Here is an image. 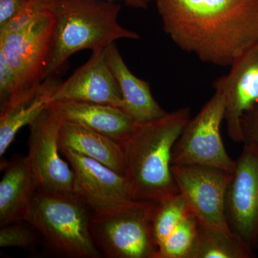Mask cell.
<instances>
[{
	"label": "cell",
	"mask_w": 258,
	"mask_h": 258,
	"mask_svg": "<svg viewBox=\"0 0 258 258\" xmlns=\"http://www.w3.org/2000/svg\"><path fill=\"white\" fill-rule=\"evenodd\" d=\"M50 107L61 120L84 125L120 144L129 138L137 124L121 108L110 105L55 101Z\"/></svg>",
	"instance_id": "obj_14"
},
{
	"label": "cell",
	"mask_w": 258,
	"mask_h": 258,
	"mask_svg": "<svg viewBox=\"0 0 258 258\" xmlns=\"http://www.w3.org/2000/svg\"><path fill=\"white\" fill-rule=\"evenodd\" d=\"M193 214L181 193L156 203L152 218L154 238L159 245L186 217ZM194 215V214H193Z\"/></svg>",
	"instance_id": "obj_20"
},
{
	"label": "cell",
	"mask_w": 258,
	"mask_h": 258,
	"mask_svg": "<svg viewBox=\"0 0 258 258\" xmlns=\"http://www.w3.org/2000/svg\"><path fill=\"white\" fill-rule=\"evenodd\" d=\"M241 128L242 143L258 144V102L242 116Z\"/></svg>",
	"instance_id": "obj_25"
},
{
	"label": "cell",
	"mask_w": 258,
	"mask_h": 258,
	"mask_svg": "<svg viewBox=\"0 0 258 258\" xmlns=\"http://www.w3.org/2000/svg\"><path fill=\"white\" fill-rule=\"evenodd\" d=\"M51 1L52 0H28L23 9L9 23L0 28V34L15 31L31 23L39 16L48 11Z\"/></svg>",
	"instance_id": "obj_23"
},
{
	"label": "cell",
	"mask_w": 258,
	"mask_h": 258,
	"mask_svg": "<svg viewBox=\"0 0 258 258\" xmlns=\"http://www.w3.org/2000/svg\"><path fill=\"white\" fill-rule=\"evenodd\" d=\"M105 49L93 51L87 62L60 82L54 91L52 102H88L122 108L121 93L107 64Z\"/></svg>",
	"instance_id": "obj_13"
},
{
	"label": "cell",
	"mask_w": 258,
	"mask_h": 258,
	"mask_svg": "<svg viewBox=\"0 0 258 258\" xmlns=\"http://www.w3.org/2000/svg\"><path fill=\"white\" fill-rule=\"evenodd\" d=\"M28 0H0V28L9 23Z\"/></svg>",
	"instance_id": "obj_26"
},
{
	"label": "cell",
	"mask_w": 258,
	"mask_h": 258,
	"mask_svg": "<svg viewBox=\"0 0 258 258\" xmlns=\"http://www.w3.org/2000/svg\"><path fill=\"white\" fill-rule=\"evenodd\" d=\"M254 250L232 230L210 228L199 222L193 258H252Z\"/></svg>",
	"instance_id": "obj_19"
},
{
	"label": "cell",
	"mask_w": 258,
	"mask_h": 258,
	"mask_svg": "<svg viewBox=\"0 0 258 258\" xmlns=\"http://www.w3.org/2000/svg\"><path fill=\"white\" fill-rule=\"evenodd\" d=\"M171 172L179 192L200 223L215 230H231L226 197L232 173L198 165H172Z\"/></svg>",
	"instance_id": "obj_8"
},
{
	"label": "cell",
	"mask_w": 258,
	"mask_h": 258,
	"mask_svg": "<svg viewBox=\"0 0 258 258\" xmlns=\"http://www.w3.org/2000/svg\"><path fill=\"white\" fill-rule=\"evenodd\" d=\"M189 119V108H183L137 122L122 144L124 176L134 201L159 203L179 193L171 172V153Z\"/></svg>",
	"instance_id": "obj_2"
},
{
	"label": "cell",
	"mask_w": 258,
	"mask_h": 258,
	"mask_svg": "<svg viewBox=\"0 0 258 258\" xmlns=\"http://www.w3.org/2000/svg\"><path fill=\"white\" fill-rule=\"evenodd\" d=\"M155 204L133 201L111 211L93 212L90 229L101 254L108 258H158L152 229Z\"/></svg>",
	"instance_id": "obj_5"
},
{
	"label": "cell",
	"mask_w": 258,
	"mask_h": 258,
	"mask_svg": "<svg viewBox=\"0 0 258 258\" xmlns=\"http://www.w3.org/2000/svg\"><path fill=\"white\" fill-rule=\"evenodd\" d=\"M58 142L60 149H71L124 176L123 146L109 137L79 123L61 120Z\"/></svg>",
	"instance_id": "obj_18"
},
{
	"label": "cell",
	"mask_w": 258,
	"mask_h": 258,
	"mask_svg": "<svg viewBox=\"0 0 258 258\" xmlns=\"http://www.w3.org/2000/svg\"><path fill=\"white\" fill-rule=\"evenodd\" d=\"M61 120L49 107L29 125L27 157L38 184V191L74 193V174L60 156Z\"/></svg>",
	"instance_id": "obj_9"
},
{
	"label": "cell",
	"mask_w": 258,
	"mask_h": 258,
	"mask_svg": "<svg viewBox=\"0 0 258 258\" xmlns=\"http://www.w3.org/2000/svg\"><path fill=\"white\" fill-rule=\"evenodd\" d=\"M103 1L113 2V3L121 1L128 6L136 9L147 10L152 0H103Z\"/></svg>",
	"instance_id": "obj_27"
},
{
	"label": "cell",
	"mask_w": 258,
	"mask_h": 258,
	"mask_svg": "<svg viewBox=\"0 0 258 258\" xmlns=\"http://www.w3.org/2000/svg\"><path fill=\"white\" fill-rule=\"evenodd\" d=\"M93 211L75 193L37 191L25 220L41 236L44 251L52 257L99 258L91 235Z\"/></svg>",
	"instance_id": "obj_4"
},
{
	"label": "cell",
	"mask_w": 258,
	"mask_h": 258,
	"mask_svg": "<svg viewBox=\"0 0 258 258\" xmlns=\"http://www.w3.org/2000/svg\"><path fill=\"white\" fill-rule=\"evenodd\" d=\"M230 71L217 79L214 88L223 91L225 98V121L230 139L242 143L241 120L258 102V42L236 58Z\"/></svg>",
	"instance_id": "obj_12"
},
{
	"label": "cell",
	"mask_w": 258,
	"mask_h": 258,
	"mask_svg": "<svg viewBox=\"0 0 258 258\" xmlns=\"http://www.w3.org/2000/svg\"><path fill=\"white\" fill-rule=\"evenodd\" d=\"M105 57L119 87L123 111L137 122L157 119L168 113L153 96L149 82L137 78L127 67L115 42L106 47Z\"/></svg>",
	"instance_id": "obj_16"
},
{
	"label": "cell",
	"mask_w": 258,
	"mask_h": 258,
	"mask_svg": "<svg viewBox=\"0 0 258 258\" xmlns=\"http://www.w3.org/2000/svg\"><path fill=\"white\" fill-rule=\"evenodd\" d=\"M52 30L53 18L48 10L24 28L0 34V52L4 54L16 79L14 96L43 81Z\"/></svg>",
	"instance_id": "obj_7"
},
{
	"label": "cell",
	"mask_w": 258,
	"mask_h": 258,
	"mask_svg": "<svg viewBox=\"0 0 258 258\" xmlns=\"http://www.w3.org/2000/svg\"><path fill=\"white\" fill-rule=\"evenodd\" d=\"M60 83L58 76L44 79L35 87L18 93L0 106V156L13 143L19 131L30 125L50 107L56 88Z\"/></svg>",
	"instance_id": "obj_15"
},
{
	"label": "cell",
	"mask_w": 258,
	"mask_h": 258,
	"mask_svg": "<svg viewBox=\"0 0 258 258\" xmlns=\"http://www.w3.org/2000/svg\"><path fill=\"white\" fill-rule=\"evenodd\" d=\"M163 30L199 60L231 66L258 42V0H156Z\"/></svg>",
	"instance_id": "obj_1"
},
{
	"label": "cell",
	"mask_w": 258,
	"mask_h": 258,
	"mask_svg": "<svg viewBox=\"0 0 258 258\" xmlns=\"http://www.w3.org/2000/svg\"><path fill=\"white\" fill-rule=\"evenodd\" d=\"M120 4L103 0H52L53 30L44 79L58 76L69 57L83 50H103L121 39L139 40L118 23Z\"/></svg>",
	"instance_id": "obj_3"
},
{
	"label": "cell",
	"mask_w": 258,
	"mask_h": 258,
	"mask_svg": "<svg viewBox=\"0 0 258 258\" xmlns=\"http://www.w3.org/2000/svg\"><path fill=\"white\" fill-rule=\"evenodd\" d=\"M74 174V193L95 213L111 211L134 201L124 176L70 149H60Z\"/></svg>",
	"instance_id": "obj_11"
},
{
	"label": "cell",
	"mask_w": 258,
	"mask_h": 258,
	"mask_svg": "<svg viewBox=\"0 0 258 258\" xmlns=\"http://www.w3.org/2000/svg\"><path fill=\"white\" fill-rule=\"evenodd\" d=\"M229 227L258 249V144H244L226 197Z\"/></svg>",
	"instance_id": "obj_10"
},
{
	"label": "cell",
	"mask_w": 258,
	"mask_h": 258,
	"mask_svg": "<svg viewBox=\"0 0 258 258\" xmlns=\"http://www.w3.org/2000/svg\"><path fill=\"white\" fill-rule=\"evenodd\" d=\"M199 221L191 214L159 245L158 258H193Z\"/></svg>",
	"instance_id": "obj_21"
},
{
	"label": "cell",
	"mask_w": 258,
	"mask_h": 258,
	"mask_svg": "<svg viewBox=\"0 0 258 258\" xmlns=\"http://www.w3.org/2000/svg\"><path fill=\"white\" fill-rule=\"evenodd\" d=\"M209 100L195 118H190L171 153L172 165L208 166L233 173L234 161L222 142L220 127L225 120V98L215 88Z\"/></svg>",
	"instance_id": "obj_6"
},
{
	"label": "cell",
	"mask_w": 258,
	"mask_h": 258,
	"mask_svg": "<svg viewBox=\"0 0 258 258\" xmlns=\"http://www.w3.org/2000/svg\"><path fill=\"white\" fill-rule=\"evenodd\" d=\"M41 244V236L38 231L26 220L13 222L1 227V247H19L33 252L36 251L37 246Z\"/></svg>",
	"instance_id": "obj_22"
},
{
	"label": "cell",
	"mask_w": 258,
	"mask_h": 258,
	"mask_svg": "<svg viewBox=\"0 0 258 258\" xmlns=\"http://www.w3.org/2000/svg\"><path fill=\"white\" fill-rule=\"evenodd\" d=\"M16 79L13 69L0 52V106L5 105L16 91Z\"/></svg>",
	"instance_id": "obj_24"
},
{
	"label": "cell",
	"mask_w": 258,
	"mask_h": 258,
	"mask_svg": "<svg viewBox=\"0 0 258 258\" xmlns=\"http://www.w3.org/2000/svg\"><path fill=\"white\" fill-rule=\"evenodd\" d=\"M0 181V226L25 220L38 184L28 157L15 155Z\"/></svg>",
	"instance_id": "obj_17"
}]
</instances>
